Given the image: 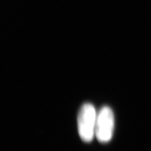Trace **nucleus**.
Wrapping results in <instances>:
<instances>
[{"instance_id": "1", "label": "nucleus", "mask_w": 151, "mask_h": 151, "mask_svg": "<svg viewBox=\"0 0 151 151\" xmlns=\"http://www.w3.org/2000/svg\"><path fill=\"white\" fill-rule=\"evenodd\" d=\"M97 115L94 106L90 103L83 104L79 111L78 130L81 139L85 142H91L95 136Z\"/></svg>"}, {"instance_id": "2", "label": "nucleus", "mask_w": 151, "mask_h": 151, "mask_svg": "<svg viewBox=\"0 0 151 151\" xmlns=\"http://www.w3.org/2000/svg\"><path fill=\"white\" fill-rule=\"evenodd\" d=\"M114 115L113 110L108 106L103 107L97 114L95 136L101 143L111 140L114 130Z\"/></svg>"}]
</instances>
